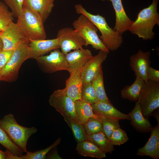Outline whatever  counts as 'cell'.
I'll return each mask as SVG.
<instances>
[{"instance_id":"4","label":"cell","mask_w":159,"mask_h":159,"mask_svg":"<svg viewBox=\"0 0 159 159\" xmlns=\"http://www.w3.org/2000/svg\"><path fill=\"white\" fill-rule=\"evenodd\" d=\"M0 127L12 141L25 152L27 151L26 146L29 138L37 131L35 127H26L18 124L11 113L0 120Z\"/></svg>"},{"instance_id":"15","label":"cell","mask_w":159,"mask_h":159,"mask_svg":"<svg viewBox=\"0 0 159 159\" xmlns=\"http://www.w3.org/2000/svg\"><path fill=\"white\" fill-rule=\"evenodd\" d=\"M69 65V73L83 67L93 57L91 51L83 48L70 52L65 55Z\"/></svg>"},{"instance_id":"12","label":"cell","mask_w":159,"mask_h":159,"mask_svg":"<svg viewBox=\"0 0 159 159\" xmlns=\"http://www.w3.org/2000/svg\"><path fill=\"white\" fill-rule=\"evenodd\" d=\"M107 53L100 50L97 54L88 61L84 66L82 71L83 86L92 82L98 73L102 63L107 57Z\"/></svg>"},{"instance_id":"40","label":"cell","mask_w":159,"mask_h":159,"mask_svg":"<svg viewBox=\"0 0 159 159\" xmlns=\"http://www.w3.org/2000/svg\"></svg>"},{"instance_id":"2","label":"cell","mask_w":159,"mask_h":159,"mask_svg":"<svg viewBox=\"0 0 159 159\" xmlns=\"http://www.w3.org/2000/svg\"><path fill=\"white\" fill-rule=\"evenodd\" d=\"M74 7L77 14L87 17L100 31L101 35L99 37L108 50L114 51L120 47L123 42L122 35L110 27L104 17L90 13L80 4H76Z\"/></svg>"},{"instance_id":"14","label":"cell","mask_w":159,"mask_h":159,"mask_svg":"<svg viewBox=\"0 0 159 159\" xmlns=\"http://www.w3.org/2000/svg\"><path fill=\"white\" fill-rule=\"evenodd\" d=\"M29 59H36L52 51L60 48L57 38L49 39L29 40Z\"/></svg>"},{"instance_id":"11","label":"cell","mask_w":159,"mask_h":159,"mask_svg":"<svg viewBox=\"0 0 159 159\" xmlns=\"http://www.w3.org/2000/svg\"><path fill=\"white\" fill-rule=\"evenodd\" d=\"M3 50H15L21 44L29 40L24 36L16 23L13 21L0 33Z\"/></svg>"},{"instance_id":"20","label":"cell","mask_w":159,"mask_h":159,"mask_svg":"<svg viewBox=\"0 0 159 159\" xmlns=\"http://www.w3.org/2000/svg\"><path fill=\"white\" fill-rule=\"evenodd\" d=\"M93 111L98 116L118 119L130 120L128 114L122 113L115 108L111 103L98 101L91 105Z\"/></svg>"},{"instance_id":"8","label":"cell","mask_w":159,"mask_h":159,"mask_svg":"<svg viewBox=\"0 0 159 159\" xmlns=\"http://www.w3.org/2000/svg\"><path fill=\"white\" fill-rule=\"evenodd\" d=\"M35 59L40 69L44 73H51L61 70L69 72L65 55L58 49L51 51L49 55L39 57Z\"/></svg>"},{"instance_id":"39","label":"cell","mask_w":159,"mask_h":159,"mask_svg":"<svg viewBox=\"0 0 159 159\" xmlns=\"http://www.w3.org/2000/svg\"><path fill=\"white\" fill-rule=\"evenodd\" d=\"M3 50V44L1 39L0 38V52Z\"/></svg>"},{"instance_id":"23","label":"cell","mask_w":159,"mask_h":159,"mask_svg":"<svg viewBox=\"0 0 159 159\" xmlns=\"http://www.w3.org/2000/svg\"><path fill=\"white\" fill-rule=\"evenodd\" d=\"M76 120L83 125L91 117H97L91 105L81 100L74 102Z\"/></svg>"},{"instance_id":"9","label":"cell","mask_w":159,"mask_h":159,"mask_svg":"<svg viewBox=\"0 0 159 159\" xmlns=\"http://www.w3.org/2000/svg\"><path fill=\"white\" fill-rule=\"evenodd\" d=\"M49 102L64 119H76L74 102L67 95L64 89L54 90L50 96Z\"/></svg>"},{"instance_id":"19","label":"cell","mask_w":159,"mask_h":159,"mask_svg":"<svg viewBox=\"0 0 159 159\" xmlns=\"http://www.w3.org/2000/svg\"><path fill=\"white\" fill-rule=\"evenodd\" d=\"M54 1V0H24L23 5L29 8L44 23L52 12Z\"/></svg>"},{"instance_id":"6","label":"cell","mask_w":159,"mask_h":159,"mask_svg":"<svg viewBox=\"0 0 159 159\" xmlns=\"http://www.w3.org/2000/svg\"><path fill=\"white\" fill-rule=\"evenodd\" d=\"M72 24L74 29L85 41L86 47L91 45L95 49L102 50L109 53V51L105 46L97 34V28L87 17L80 14L73 22Z\"/></svg>"},{"instance_id":"1","label":"cell","mask_w":159,"mask_h":159,"mask_svg":"<svg viewBox=\"0 0 159 159\" xmlns=\"http://www.w3.org/2000/svg\"><path fill=\"white\" fill-rule=\"evenodd\" d=\"M158 1L159 0H152L149 6L140 10L137 18L128 30L143 40L153 39L155 35L153 28L156 25L159 26V14L157 8Z\"/></svg>"},{"instance_id":"16","label":"cell","mask_w":159,"mask_h":159,"mask_svg":"<svg viewBox=\"0 0 159 159\" xmlns=\"http://www.w3.org/2000/svg\"><path fill=\"white\" fill-rule=\"evenodd\" d=\"M83 67L70 73L66 80L64 88L67 95L75 102L80 100L83 86L82 71Z\"/></svg>"},{"instance_id":"34","label":"cell","mask_w":159,"mask_h":159,"mask_svg":"<svg viewBox=\"0 0 159 159\" xmlns=\"http://www.w3.org/2000/svg\"><path fill=\"white\" fill-rule=\"evenodd\" d=\"M128 140L126 132L120 127L113 131L110 138V140L114 145H120L126 142Z\"/></svg>"},{"instance_id":"3","label":"cell","mask_w":159,"mask_h":159,"mask_svg":"<svg viewBox=\"0 0 159 159\" xmlns=\"http://www.w3.org/2000/svg\"><path fill=\"white\" fill-rule=\"evenodd\" d=\"M17 18L16 24L27 39L39 40L46 39L47 35L44 22L28 7L23 5L22 11Z\"/></svg>"},{"instance_id":"33","label":"cell","mask_w":159,"mask_h":159,"mask_svg":"<svg viewBox=\"0 0 159 159\" xmlns=\"http://www.w3.org/2000/svg\"><path fill=\"white\" fill-rule=\"evenodd\" d=\"M83 125L87 135L103 132L102 123L98 116L97 117H90Z\"/></svg>"},{"instance_id":"37","label":"cell","mask_w":159,"mask_h":159,"mask_svg":"<svg viewBox=\"0 0 159 159\" xmlns=\"http://www.w3.org/2000/svg\"><path fill=\"white\" fill-rule=\"evenodd\" d=\"M147 77L148 80L159 82V71L150 66L147 71Z\"/></svg>"},{"instance_id":"5","label":"cell","mask_w":159,"mask_h":159,"mask_svg":"<svg viewBox=\"0 0 159 159\" xmlns=\"http://www.w3.org/2000/svg\"><path fill=\"white\" fill-rule=\"evenodd\" d=\"M29 42L21 44L15 50L9 60L0 70V80L11 82L16 80L21 65L29 59Z\"/></svg>"},{"instance_id":"18","label":"cell","mask_w":159,"mask_h":159,"mask_svg":"<svg viewBox=\"0 0 159 159\" xmlns=\"http://www.w3.org/2000/svg\"><path fill=\"white\" fill-rule=\"evenodd\" d=\"M150 137L145 145L137 150V155L148 156L154 159L159 158V125L153 127L151 131Z\"/></svg>"},{"instance_id":"21","label":"cell","mask_w":159,"mask_h":159,"mask_svg":"<svg viewBox=\"0 0 159 159\" xmlns=\"http://www.w3.org/2000/svg\"><path fill=\"white\" fill-rule=\"evenodd\" d=\"M128 115L132 125L137 131L141 132H151L153 127L149 120L143 115L140 106L137 102Z\"/></svg>"},{"instance_id":"36","label":"cell","mask_w":159,"mask_h":159,"mask_svg":"<svg viewBox=\"0 0 159 159\" xmlns=\"http://www.w3.org/2000/svg\"><path fill=\"white\" fill-rule=\"evenodd\" d=\"M14 50H3L0 52V70L9 60Z\"/></svg>"},{"instance_id":"27","label":"cell","mask_w":159,"mask_h":159,"mask_svg":"<svg viewBox=\"0 0 159 159\" xmlns=\"http://www.w3.org/2000/svg\"><path fill=\"white\" fill-rule=\"evenodd\" d=\"M98 101L111 103L105 89L102 67L92 82Z\"/></svg>"},{"instance_id":"25","label":"cell","mask_w":159,"mask_h":159,"mask_svg":"<svg viewBox=\"0 0 159 159\" xmlns=\"http://www.w3.org/2000/svg\"><path fill=\"white\" fill-rule=\"evenodd\" d=\"M86 140L92 143L106 153H111L114 150V145L103 132L87 135Z\"/></svg>"},{"instance_id":"31","label":"cell","mask_w":159,"mask_h":159,"mask_svg":"<svg viewBox=\"0 0 159 159\" xmlns=\"http://www.w3.org/2000/svg\"><path fill=\"white\" fill-rule=\"evenodd\" d=\"M98 116L102 123L103 132L110 140V136L113 131L116 129L120 127L119 120L112 118Z\"/></svg>"},{"instance_id":"32","label":"cell","mask_w":159,"mask_h":159,"mask_svg":"<svg viewBox=\"0 0 159 159\" xmlns=\"http://www.w3.org/2000/svg\"><path fill=\"white\" fill-rule=\"evenodd\" d=\"M80 100L90 105L94 104L98 101L92 82L88 83L83 86Z\"/></svg>"},{"instance_id":"7","label":"cell","mask_w":159,"mask_h":159,"mask_svg":"<svg viewBox=\"0 0 159 159\" xmlns=\"http://www.w3.org/2000/svg\"><path fill=\"white\" fill-rule=\"evenodd\" d=\"M137 102L143 116H150L159 107V82L145 81Z\"/></svg>"},{"instance_id":"30","label":"cell","mask_w":159,"mask_h":159,"mask_svg":"<svg viewBox=\"0 0 159 159\" xmlns=\"http://www.w3.org/2000/svg\"><path fill=\"white\" fill-rule=\"evenodd\" d=\"M14 15L7 6L0 1V32L4 31L10 23L13 21Z\"/></svg>"},{"instance_id":"24","label":"cell","mask_w":159,"mask_h":159,"mask_svg":"<svg viewBox=\"0 0 159 159\" xmlns=\"http://www.w3.org/2000/svg\"><path fill=\"white\" fill-rule=\"evenodd\" d=\"M145 81L137 76L135 81L130 85L125 86L121 91V97L131 101H137Z\"/></svg>"},{"instance_id":"28","label":"cell","mask_w":159,"mask_h":159,"mask_svg":"<svg viewBox=\"0 0 159 159\" xmlns=\"http://www.w3.org/2000/svg\"><path fill=\"white\" fill-rule=\"evenodd\" d=\"M68 126L71 129L77 143L86 140L87 133L83 125L76 119H64Z\"/></svg>"},{"instance_id":"17","label":"cell","mask_w":159,"mask_h":159,"mask_svg":"<svg viewBox=\"0 0 159 159\" xmlns=\"http://www.w3.org/2000/svg\"><path fill=\"white\" fill-rule=\"evenodd\" d=\"M102 1H110L115 10V23L113 29L122 35L127 30L133 23L126 14L121 0H101Z\"/></svg>"},{"instance_id":"22","label":"cell","mask_w":159,"mask_h":159,"mask_svg":"<svg viewBox=\"0 0 159 159\" xmlns=\"http://www.w3.org/2000/svg\"><path fill=\"white\" fill-rule=\"evenodd\" d=\"M76 149L84 157L102 159L106 157V153L92 142L87 140L78 142Z\"/></svg>"},{"instance_id":"29","label":"cell","mask_w":159,"mask_h":159,"mask_svg":"<svg viewBox=\"0 0 159 159\" xmlns=\"http://www.w3.org/2000/svg\"><path fill=\"white\" fill-rule=\"evenodd\" d=\"M0 144L9 150L13 155H22L24 152L11 139L5 131L0 127Z\"/></svg>"},{"instance_id":"35","label":"cell","mask_w":159,"mask_h":159,"mask_svg":"<svg viewBox=\"0 0 159 159\" xmlns=\"http://www.w3.org/2000/svg\"><path fill=\"white\" fill-rule=\"evenodd\" d=\"M24 0H4L10 8L14 16L17 17L21 13Z\"/></svg>"},{"instance_id":"26","label":"cell","mask_w":159,"mask_h":159,"mask_svg":"<svg viewBox=\"0 0 159 159\" xmlns=\"http://www.w3.org/2000/svg\"><path fill=\"white\" fill-rule=\"evenodd\" d=\"M61 138H59L51 145L47 148L32 152L27 151L26 154L20 156L13 155L10 152L8 153V159H44L49 151L56 147L61 142Z\"/></svg>"},{"instance_id":"38","label":"cell","mask_w":159,"mask_h":159,"mask_svg":"<svg viewBox=\"0 0 159 159\" xmlns=\"http://www.w3.org/2000/svg\"><path fill=\"white\" fill-rule=\"evenodd\" d=\"M8 154L6 151L4 152L0 150V159H7Z\"/></svg>"},{"instance_id":"13","label":"cell","mask_w":159,"mask_h":159,"mask_svg":"<svg viewBox=\"0 0 159 159\" xmlns=\"http://www.w3.org/2000/svg\"><path fill=\"white\" fill-rule=\"evenodd\" d=\"M149 51L144 52L139 49L137 53L130 57L129 64L136 76L142 79L145 82L148 80L147 71L150 63Z\"/></svg>"},{"instance_id":"10","label":"cell","mask_w":159,"mask_h":159,"mask_svg":"<svg viewBox=\"0 0 159 159\" xmlns=\"http://www.w3.org/2000/svg\"><path fill=\"white\" fill-rule=\"evenodd\" d=\"M57 38L59 39L60 48L64 55L72 50L82 48L85 46V40L74 29L69 27L62 28L57 33Z\"/></svg>"}]
</instances>
